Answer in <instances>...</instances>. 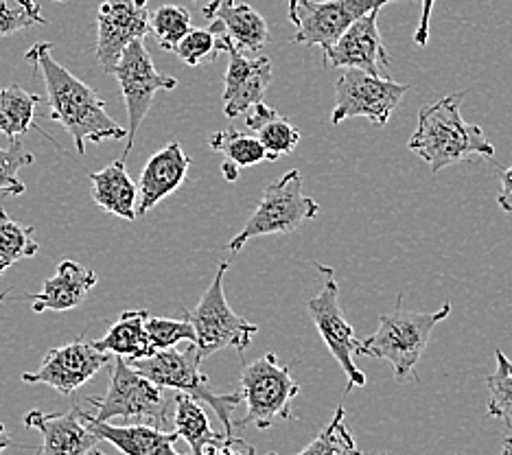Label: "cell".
Masks as SVG:
<instances>
[{
	"label": "cell",
	"mask_w": 512,
	"mask_h": 455,
	"mask_svg": "<svg viewBox=\"0 0 512 455\" xmlns=\"http://www.w3.org/2000/svg\"><path fill=\"white\" fill-rule=\"evenodd\" d=\"M51 51L53 44L38 42L25 57L44 79L51 103V119L71 134L79 156L86 154V143L127 138L125 127L106 112V101L57 62Z\"/></svg>",
	"instance_id": "6da1fadb"
},
{
	"label": "cell",
	"mask_w": 512,
	"mask_h": 455,
	"mask_svg": "<svg viewBox=\"0 0 512 455\" xmlns=\"http://www.w3.org/2000/svg\"><path fill=\"white\" fill-rule=\"evenodd\" d=\"M464 97L467 92H456L418 112V127L407 147L427 162L434 175L464 160H491L495 156V147L482 127L462 119Z\"/></svg>",
	"instance_id": "7a4b0ae2"
},
{
	"label": "cell",
	"mask_w": 512,
	"mask_h": 455,
	"mask_svg": "<svg viewBox=\"0 0 512 455\" xmlns=\"http://www.w3.org/2000/svg\"><path fill=\"white\" fill-rule=\"evenodd\" d=\"M403 296H399L397 307L390 313L379 315V329L368 340L359 342L357 355L386 359L392 366L394 377L399 381L407 379L425 355L427 344L432 340L436 324L449 318L451 305L445 302L434 313H418L403 307Z\"/></svg>",
	"instance_id": "3957f363"
},
{
	"label": "cell",
	"mask_w": 512,
	"mask_h": 455,
	"mask_svg": "<svg viewBox=\"0 0 512 455\" xmlns=\"http://www.w3.org/2000/svg\"><path fill=\"white\" fill-rule=\"evenodd\" d=\"M127 361V359H125ZM136 372L154 381L165 390H178L180 394L191 396V399L211 405V410L224 425V436H235V420L230 418L232 410L243 403L241 392L217 394L211 381L200 370V357L197 348L191 344L186 350H156L147 357L127 361Z\"/></svg>",
	"instance_id": "277c9868"
},
{
	"label": "cell",
	"mask_w": 512,
	"mask_h": 455,
	"mask_svg": "<svg viewBox=\"0 0 512 455\" xmlns=\"http://www.w3.org/2000/svg\"><path fill=\"white\" fill-rule=\"evenodd\" d=\"M176 401V399H173ZM171 396L154 381L136 372L123 357H116L112 364V379L106 396H88V403L95 410V418L110 423L114 418L138 420V423L165 427L171 420Z\"/></svg>",
	"instance_id": "5b68a950"
},
{
	"label": "cell",
	"mask_w": 512,
	"mask_h": 455,
	"mask_svg": "<svg viewBox=\"0 0 512 455\" xmlns=\"http://www.w3.org/2000/svg\"><path fill=\"white\" fill-rule=\"evenodd\" d=\"M239 392L248 414L235 420V429L248 425L270 429L278 420L294 418L292 401L300 394V388L292 379L289 366H283L274 353H267L243 368Z\"/></svg>",
	"instance_id": "8992f818"
},
{
	"label": "cell",
	"mask_w": 512,
	"mask_h": 455,
	"mask_svg": "<svg viewBox=\"0 0 512 455\" xmlns=\"http://www.w3.org/2000/svg\"><path fill=\"white\" fill-rule=\"evenodd\" d=\"M228 267V261H221L211 287L204 291L197 307L193 311H184L186 320L193 324L195 348L200 361L224 348H235L239 355H243L252 344L254 335L259 333V326L243 320L241 315L228 307L224 294V278L228 274Z\"/></svg>",
	"instance_id": "52a82bcc"
},
{
	"label": "cell",
	"mask_w": 512,
	"mask_h": 455,
	"mask_svg": "<svg viewBox=\"0 0 512 455\" xmlns=\"http://www.w3.org/2000/svg\"><path fill=\"white\" fill-rule=\"evenodd\" d=\"M320 204L302 193V173L298 169L287 171L267 186L263 200L256 206L248 224L239 235L232 239L226 248L237 254L250 239L267 235H289L298 230L305 221L318 217Z\"/></svg>",
	"instance_id": "ba28073f"
},
{
	"label": "cell",
	"mask_w": 512,
	"mask_h": 455,
	"mask_svg": "<svg viewBox=\"0 0 512 455\" xmlns=\"http://www.w3.org/2000/svg\"><path fill=\"white\" fill-rule=\"evenodd\" d=\"M112 75L116 77L121 86V95L125 99L127 108V140L123 160L130 156L134 147V140L138 134V127L145 121V116L154 103L156 92L160 90H176L178 79L162 75L160 70L151 62V55L145 46V38L130 42L123 49L119 62H116Z\"/></svg>",
	"instance_id": "9c48e42d"
},
{
	"label": "cell",
	"mask_w": 512,
	"mask_h": 455,
	"mask_svg": "<svg viewBox=\"0 0 512 455\" xmlns=\"http://www.w3.org/2000/svg\"><path fill=\"white\" fill-rule=\"evenodd\" d=\"M410 86L392 81L390 77H375L359 68H344L335 84V108L331 123L340 125L346 119L364 116L375 127H383Z\"/></svg>",
	"instance_id": "30bf717a"
},
{
	"label": "cell",
	"mask_w": 512,
	"mask_h": 455,
	"mask_svg": "<svg viewBox=\"0 0 512 455\" xmlns=\"http://www.w3.org/2000/svg\"><path fill=\"white\" fill-rule=\"evenodd\" d=\"M318 272L324 274V287L316 298L307 302V311L311 315L313 324L320 333V337L331 350L333 359L342 366L344 375L348 379L346 392L355 388H364L366 375L355 366V355L359 350V340L353 331V326L344 318L340 307V287H337L333 267L316 263Z\"/></svg>",
	"instance_id": "8fae6325"
},
{
	"label": "cell",
	"mask_w": 512,
	"mask_h": 455,
	"mask_svg": "<svg viewBox=\"0 0 512 455\" xmlns=\"http://www.w3.org/2000/svg\"><path fill=\"white\" fill-rule=\"evenodd\" d=\"M388 3L394 0H289V22L296 27L294 42L327 51L357 18Z\"/></svg>",
	"instance_id": "7c38bea8"
},
{
	"label": "cell",
	"mask_w": 512,
	"mask_h": 455,
	"mask_svg": "<svg viewBox=\"0 0 512 455\" xmlns=\"http://www.w3.org/2000/svg\"><path fill=\"white\" fill-rule=\"evenodd\" d=\"M108 364V353H101V350L92 346V342H86L79 337V340L66 346L51 348L42 359L40 368L25 372L22 381L29 385L42 383L62 394H73Z\"/></svg>",
	"instance_id": "4fadbf2b"
},
{
	"label": "cell",
	"mask_w": 512,
	"mask_h": 455,
	"mask_svg": "<svg viewBox=\"0 0 512 455\" xmlns=\"http://www.w3.org/2000/svg\"><path fill=\"white\" fill-rule=\"evenodd\" d=\"M149 33L147 0H103L97 11V60L112 75L123 49Z\"/></svg>",
	"instance_id": "5bb4252c"
},
{
	"label": "cell",
	"mask_w": 512,
	"mask_h": 455,
	"mask_svg": "<svg viewBox=\"0 0 512 455\" xmlns=\"http://www.w3.org/2000/svg\"><path fill=\"white\" fill-rule=\"evenodd\" d=\"M219 51L228 53V70L224 79V114L228 119L250 112L261 103L265 90L270 88L274 73L270 57H246L228 42L226 35H217Z\"/></svg>",
	"instance_id": "9a60e30c"
},
{
	"label": "cell",
	"mask_w": 512,
	"mask_h": 455,
	"mask_svg": "<svg viewBox=\"0 0 512 455\" xmlns=\"http://www.w3.org/2000/svg\"><path fill=\"white\" fill-rule=\"evenodd\" d=\"M379 11H368L348 27L331 49L324 51V64L333 68H359L375 77H390V57L381 40Z\"/></svg>",
	"instance_id": "2e32d148"
},
{
	"label": "cell",
	"mask_w": 512,
	"mask_h": 455,
	"mask_svg": "<svg viewBox=\"0 0 512 455\" xmlns=\"http://www.w3.org/2000/svg\"><path fill=\"white\" fill-rule=\"evenodd\" d=\"M88 412L75 405L71 412L46 414L33 410L25 416V427L38 429L42 445L36 455H88L101 442L86 423Z\"/></svg>",
	"instance_id": "e0dca14e"
},
{
	"label": "cell",
	"mask_w": 512,
	"mask_h": 455,
	"mask_svg": "<svg viewBox=\"0 0 512 455\" xmlns=\"http://www.w3.org/2000/svg\"><path fill=\"white\" fill-rule=\"evenodd\" d=\"M204 16L211 22L208 29L215 35H226L241 53H259L270 42L265 18L250 5H237L235 0H211L204 7Z\"/></svg>",
	"instance_id": "ac0fdd59"
},
{
	"label": "cell",
	"mask_w": 512,
	"mask_h": 455,
	"mask_svg": "<svg viewBox=\"0 0 512 455\" xmlns=\"http://www.w3.org/2000/svg\"><path fill=\"white\" fill-rule=\"evenodd\" d=\"M191 169V158L184 154L178 140H171L167 147L156 151L147 160L141 173V184H138V204L136 217L147 215L151 208L160 204L173 191H178L184 184L186 175Z\"/></svg>",
	"instance_id": "d6986e66"
},
{
	"label": "cell",
	"mask_w": 512,
	"mask_h": 455,
	"mask_svg": "<svg viewBox=\"0 0 512 455\" xmlns=\"http://www.w3.org/2000/svg\"><path fill=\"white\" fill-rule=\"evenodd\" d=\"M86 423L99 440L110 442L123 455H182L176 451V431H162L154 425H112L101 423L92 414L86 416Z\"/></svg>",
	"instance_id": "ffe728a7"
},
{
	"label": "cell",
	"mask_w": 512,
	"mask_h": 455,
	"mask_svg": "<svg viewBox=\"0 0 512 455\" xmlns=\"http://www.w3.org/2000/svg\"><path fill=\"white\" fill-rule=\"evenodd\" d=\"M97 280V274L88 267L75 261H62L57 265L55 276L44 280L40 294L27 298H31V307L36 313L71 311L86 300L88 291L97 285Z\"/></svg>",
	"instance_id": "44dd1931"
},
{
	"label": "cell",
	"mask_w": 512,
	"mask_h": 455,
	"mask_svg": "<svg viewBox=\"0 0 512 455\" xmlns=\"http://www.w3.org/2000/svg\"><path fill=\"white\" fill-rule=\"evenodd\" d=\"M92 182V200L99 208L110 215H116L127 221L136 219L138 204V186L125 169V160H114L103 171L90 173Z\"/></svg>",
	"instance_id": "7402d4cb"
},
{
	"label": "cell",
	"mask_w": 512,
	"mask_h": 455,
	"mask_svg": "<svg viewBox=\"0 0 512 455\" xmlns=\"http://www.w3.org/2000/svg\"><path fill=\"white\" fill-rule=\"evenodd\" d=\"M248 130L261 140L267 160L276 162L278 158L289 156L300 143V132L287 116L278 114L263 101L256 103L246 119Z\"/></svg>",
	"instance_id": "603a6c76"
},
{
	"label": "cell",
	"mask_w": 512,
	"mask_h": 455,
	"mask_svg": "<svg viewBox=\"0 0 512 455\" xmlns=\"http://www.w3.org/2000/svg\"><path fill=\"white\" fill-rule=\"evenodd\" d=\"M147 315L149 311L145 309L123 311L121 318L110 326V331L103 335L101 340L92 342V346L101 350V353L123 357L127 361L151 355L145 331Z\"/></svg>",
	"instance_id": "cb8c5ba5"
},
{
	"label": "cell",
	"mask_w": 512,
	"mask_h": 455,
	"mask_svg": "<svg viewBox=\"0 0 512 455\" xmlns=\"http://www.w3.org/2000/svg\"><path fill=\"white\" fill-rule=\"evenodd\" d=\"M173 403H176V407H173L176 434L191 447V455H204L206 447H211L219 438H224L211 429V423H208V416L200 401H195L186 394H178Z\"/></svg>",
	"instance_id": "d4e9b609"
},
{
	"label": "cell",
	"mask_w": 512,
	"mask_h": 455,
	"mask_svg": "<svg viewBox=\"0 0 512 455\" xmlns=\"http://www.w3.org/2000/svg\"><path fill=\"white\" fill-rule=\"evenodd\" d=\"M40 103L42 99L38 95H31L20 86L0 88V134H5L9 140L27 134Z\"/></svg>",
	"instance_id": "484cf974"
},
{
	"label": "cell",
	"mask_w": 512,
	"mask_h": 455,
	"mask_svg": "<svg viewBox=\"0 0 512 455\" xmlns=\"http://www.w3.org/2000/svg\"><path fill=\"white\" fill-rule=\"evenodd\" d=\"M36 228L20 224L11 219L5 210H0V276H3L11 265L31 259L40 252V243L33 239Z\"/></svg>",
	"instance_id": "4316f807"
},
{
	"label": "cell",
	"mask_w": 512,
	"mask_h": 455,
	"mask_svg": "<svg viewBox=\"0 0 512 455\" xmlns=\"http://www.w3.org/2000/svg\"><path fill=\"white\" fill-rule=\"evenodd\" d=\"M208 147L213 151H219L224 154L228 162L237 165L239 169L243 167H254L259 162L267 160L265 149L261 145V140L254 134H243L237 130H221L208 136Z\"/></svg>",
	"instance_id": "83f0119b"
},
{
	"label": "cell",
	"mask_w": 512,
	"mask_h": 455,
	"mask_svg": "<svg viewBox=\"0 0 512 455\" xmlns=\"http://www.w3.org/2000/svg\"><path fill=\"white\" fill-rule=\"evenodd\" d=\"M497 368L486 379L488 385V416L502 420L508 434L512 436V359L504 350H495Z\"/></svg>",
	"instance_id": "f1b7e54d"
},
{
	"label": "cell",
	"mask_w": 512,
	"mask_h": 455,
	"mask_svg": "<svg viewBox=\"0 0 512 455\" xmlns=\"http://www.w3.org/2000/svg\"><path fill=\"white\" fill-rule=\"evenodd\" d=\"M344 418H346V410L340 405L335 410L331 423L324 427L316 438H313V442L307 449H302L296 455H364L362 449L357 447L351 429L346 427ZM267 455H278V453H267Z\"/></svg>",
	"instance_id": "f546056e"
},
{
	"label": "cell",
	"mask_w": 512,
	"mask_h": 455,
	"mask_svg": "<svg viewBox=\"0 0 512 455\" xmlns=\"http://www.w3.org/2000/svg\"><path fill=\"white\" fill-rule=\"evenodd\" d=\"M149 31L154 33L160 49L173 51L191 31V14L180 5H162L149 14Z\"/></svg>",
	"instance_id": "4dcf8cb0"
},
{
	"label": "cell",
	"mask_w": 512,
	"mask_h": 455,
	"mask_svg": "<svg viewBox=\"0 0 512 455\" xmlns=\"http://www.w3.org/2000/svg\"><path fill=\"white\" fill-rule=\"evenodd\" d=\"M145 331H147L149 353L173 348L180 342L195 344L193 324L186 318L184 320H169V318H156V315H147Z\"/></svg>",
	"instance_id": "1f68e13d"
},
{
	"label": "cell",
	"mask_w": 512,
	"mask_h": 455,
	"mask_svg": "<svg viewBox=\"0 0 512 455\" xmlns=\"http://www.w3.org/2000/svg\"><path fill=\"white\" fill-rule=\"evenodd\" d=\"M36 162L31 151L22 145L20 138L9 140V147H0V193L3 195H22L27 186L20 182L18 171Z\"/></svg>",
	"instance_id": "d6a6232c"
},
{
	"label": "cell",
	"mask_w": 512,
	"mask_h": 455,
	"mask_svg": "<svg viewBox=\"0 0 512 455\" xmlns=\"http://www.w3.org/2000/svg\"><path fill=\"white\" fill-rule=\"evenodd\" d=\"M36 25H46L36 0H0V38Z\"/></svg>",
	"instance_id": "836d02e7"
},
{
	"label": "cell",
	"mask_w": 512,
	"mask_h": 455,
	"mask_svg": "<svg viewBox=\"0 0 512 455\" xmlns=\"http://www.w3.org/2000/svg\"><path fill=\"white\" fill-rule=\"evenodd\" d=\"M180 60L186 66H202V64H211L219 57V42L217 35L211 29H193L184 35V38L178 42L176 49H173Z\"/></svg>",
	"instance_id": "e575fe53"
},
{
	"label": "cell",
	"mask_w": 512,
	"mask_h": 455,
	"mask_svg": "<svg viewBox=\"0 0 512 455\" xmlns=\"http://www.w3.org/2000/svg\"><path fill=\"white\" fill-rule=\"evenodd\" d=\"M204 455H254V447L248 445V442L241 438L224 436V438H219L215 445L206 447Z\"/></svg>",
	"instance_id": "d590c367"
},
{
	"label": "cell",
	"mask_w": 512,
	"mask_h": 455,
	"mask_svg": "<svg viewBox=\"0 0 512 455\" xmlns=\"http://www.w3.org/2000/svg\"><path fill=\"white\" fill-rule=\"evenodd\" d=\"M423 11H421V22H418V29L414 33V42L418 46H425L429 42V20H432V11L436 0H421Z\"/></svg>",
	"instance_id": "8d00e7d4"
},
{
	"label": "cell",
	"mask_w": 512,
	"mask_h": 455,
	"mask_svg": "<svg viewBox=\"0 0 512 455\" xmlns=\"http://www.w3.org/2000/svg\"><path fill=\"white\" fill-rule=\"evenodd\" d=\"M499 182H502V191H499V195H497V204L504 210V213L512 215V167H508L502 173Z\"/></svg>",
	"instance_id": "74e56055"
},
{
	"label": "cell",
	"mask_w": 512,
	"mask_h": 455,
	"mask_svg": "<svg viewBox=\"0 0 512 455\" xmlns=\"http://www.w3.org/2000/svg\"><path fill=\"white\" fill-rule=\"evenodd\" d=\"M221 173H224V178L228 180V182H237V178H239V167L237 165H232V162H224V165H221Z\"/></svg>",
	"instance_id": "f35d334b"
},
{
	"label": "cell",
	"mask_w": 512,
	"mask_h": 455,
	"mask_svg": "<svg viewBox=\"0 0 512 455\" xmlns=\"http://www.w3.org/2000/svg\"><path fill=\"white\" fill-rule=\"evenodd\" d=\"M9 447H14V440H11V438L7 436V429H5V425L0 423V455H3V451H5V449H9Z\"/></svg>",
	"instance_id": "ab89813d"
},
{
	"label": "cell",
	"mask_w": 512,
	"mask_h": 455,
	"mask_svg": "<svg viewBox=\"0 0 512 455\" xmlns=\"http://www.w3.org/2000/svg\"><path fill=\"white\" fill-rule=\"evenodd\" d=\"M502 455H512V436H508L504 440V447H502Z\"/></svg>",
	"instance_id": "60d3db41"
},
{
	"label": "cell",
	"mask_w": 512,
	"mask_h": 455,
	"mask_svg": "<svg viewBox=\"0 0 512 455\" xmlns=\"http://www.w3.org/2000/svg\"><path fill=\"white\" fill-rule=\"evenodd\" d=\"M9 294H11V289H5L3 294H0V305H3V302L7 300V296H9Z\"/></svg>",
	"instance_id": "b9f144b4"
},
{
	"label": "cell",
	"mask_w": 512,
	"mask_h": 455,
	"mask_svg": "<svg viewBox=\"0 0 512 455\" xmlns=\"http://www.w3.org/2000/svg\"><path fill=\"white\" fill-rule=\"evenodd\" d=\"M92 455H106V453H101V451H95V449H92Z\"/></svg>",
	"instance_id": "7bdbcfd3"
},
{
	"label": "cell",
	"mask_w": 512,
	"mask_h": 455,
	"mask_svg": "<svg viewBox=\"0 0 512 455\" xmlns=\"http://www.w3.org/2000/svg\"><path fill=\"white\" fill-rule=\"evenodd\" d=\"M55 3H66V0H55Z\"/></svg>",
	"instance_id": "ee69618b"
}]
</instances>
